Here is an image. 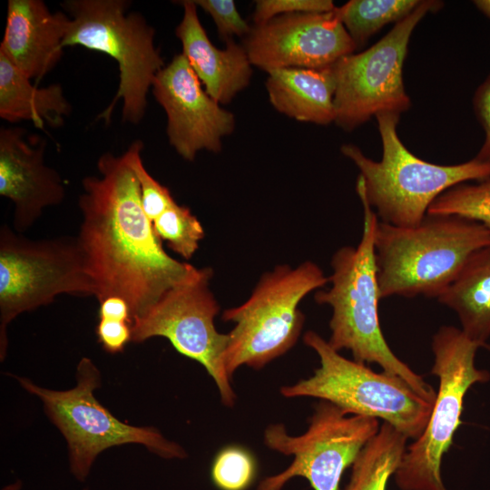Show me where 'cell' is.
<instances>
[{"label":"cell","instance_id":"24","mask_svg":"<svg viewBox=\"0 0 490 490\" xmlns=\"http://www.w3.org/2000/svg\"><path fill=\"white\" fill-rule=\"evenodd\" d=\"M427 213L462 216L490 230V177L448 189L434 201Z\"/></svg>","mask_w":490,"mask_h":490},{"label":"cell","instance_id":"6","mask_svg":"<svg viewBox=\"0 0 490 490\" xmlns=\"http://www.w3.org/2000/svg\"><path fill=\"white\" fill-rule=\"evenodd\" d=\"M127 0H66L61 6L70 24L63 42L108 54L119 68V86L109 106L98 116L109 122L122 100V121L139 123L145 113L147 93L165 66L155 47L154 29L139 13H126Z\"/></svg>","mask_w":490,"mask_h":490},{"label":"cell","instance_id":"16","mask_svg":"<svg viewBox=\"0 0 490 490\" xmlns=\"http://www.w3.org/2000/svg\"><path fill=\"white\" fill-rule=\"evenodd\" d=\"M24 133L18 127L0 129V195L14 202L13 227L19 233L65 196L61 176L44 162L45 142L33 143Z\"/></svg>","mask_w":490,"mask_h":490},{"label":"cell","instance_id":"9","mask_svg":"<svg viewBox=\"0 0 490 490\" xmlns=\"http://www.w3.org/2000/svg\"><path fill=\"white\" fill-rule=\"evenodd\" d=\"M62 294L94 297L77 237L31 240L0 228V358L7 349L6 328L17 316L54 302Z\"/></svg>","mask_w":490,"mask_h":490},{"label":"cell","instance_id":"3","mask_svg":"<svg viewBox=\"0 0 490 490\" xmlns=\"http://www.w3.org/2000/svg\"><path fill=\"white\" fill-rule=\"evenodd\" d=\"M490 244L483 224L455 214L427 213L414 227L378 220L375 260L381 299L438 298L469 257Z\"/></svg>","mask_w":490,"mask_h":490},{"label":"cell","instance_id":"26","mask_svg":"<svg viewBox=\"0 0 490 490\" xmlns=\"http://www.w3.org/2000/svg\"><path fill=\"white\" fill-rule=\"evenodd\" d=\"M257 475V462L250 450L231 445L215 456L211 478L220 490H247Z\"/></svg>","mask_w":490,"mask_h":490},{"label":"cell","instance_id":"20","mask_svg":"<svg viewBox=\"0 0 490 490\" xmlns=\"http://www.w3.org/2000/svg\"><path fill=\"white\" fill-rule=\"evenodd\" d=\"M71 105L58 83L47 87L33 84L0 51V116L11 122L30 121L37 128L64 124Z\"/></svg>","mask_w":490,"mask_h":490},{"label":"cell","instance_id":"7","mask_svg":"<svg viewBox=\"0 0 490 490\" xmlns=\"http://www.w3.org/2000/svg\"><path fill=\"white\" fill-rule=\"evenodd\" d=\"M303 341L318 356L320 365L312 376L281 387L283 397L319 398L346 414L382 419L407 439L419 437L433 403L403 378L385 371L377 373L364 363L344 358L315 331H307Z\"/></svg>","mask_w":490,"mask_h":490},{"label":"cell","instance_id":"2","mask_svg":"<svg viewBox=\"0 0 490 490\" xmlns=\"http://www.w3.org/2000/svg\"><path fill=\"white\" fill-rule=\"evenodd\" d=\"M356 191L363 207V230L357 247L344 246L332 256L331 287L315 293L318 304L332 309L328 343L337 351L348 349L354 360L377 364L383 371L403 378L422 397L434 404L436 391L400 360L382 333L380 298L375 260V232L378 218L359 183Z\"/></svg>","mask_w":490,"mask_h":490},{"label":"cell","instance_id":"15","mask_svg":"<svg viewBox=\"0 0 490 490\" xmlns=\"http://www.w3.org/2000/svg\"><path fill=\"white\" fill-rule=\"evenodd\" d=\"M152 89L167 115L169 142L184 160L221 150L222 138L235 128L234 115L209 95L182 54L156 74Z\"/></svg>","mask_w":490,"mask_h":490},{"label":"cell","instance_id":"34","mask_svg":"<svg viewBox=\"0 0 490 490\" xmlns=\"http://www.w3.org/2000/svg\"><path fill=\"white\" fill-rule=\"evenodd\" d=\"M22 487V482L20 480H16L15 483L10 484L3 487L2 490H20ZM83 490H88L87 488H84Z\"/></svg>","mask_w":490,"mask_h":490},{"label":"cell","instance_id":"31","mask_svg":"<svg viewBox=\"0 0 490 490\" xmlns=\"http://www.w3.org/2000/svg\"><path fill=\"white\" fill-rule=\"evenodd\" d=\"M473 106L485 133L483 144L475 158L480 162H490V74L476 89Z\"/></svg>","mask_w":490,"mask_h":490},{"label":"cell","instance_id":"4","mask_svg":"<svg viewBox=\"0 0 490 490\" xmlns=\"http://www.w3.org/2000/svg\"><path fill=\"white\" fill-rule=\"evenodd\" d=\"M399 117L391 113L376 116L382 142L380 161L367 157L354 144H344L340 151L359 170L357 182L380 221L414 227L422 221L434 201L448 189L490 177V162L475 158L453 165L426 162L413 154L399 139Z\"/></svg>","mask_w":490,"mask_h":490},{"label":"cell","instance_id":"33","mask_svg":"<svg viewBox=\"0 0 490 490\" xmlns=\"http://www.w3.org/2000/svg\"><path fill=\"white\" fill-rule=\"evenodd\" d=\"M473 3L481 13L490 19V0H475Z\"/></svg>","mask_w":490,"mask_h":490},{"label":"cell","instance_id":"28","mask_svg":"<svg viewBox=\"0 0 490 490\" xmlns=\"http://www.w3.org/2000/svg\"><path fill=\"white\" fill-rule=\"evenodd\" d=\"M208 13L215 23L218 34L226 42L233 36H247L251 27L240 15L232 0H193Z\"/></svg>","mask_w":490,"mask_h":490},{"label":"cell","instance_id":"10","mask_svg":"<svg viewBox=\"0 0 490 490\" xmlns=\"http://www.w3.org/2000/svg\"><path fill=\"white\" fill-rule=\"evenodd\" d=\"M431 348V373L438 378V389L424 431L407 446L394 475L400 490H448L442 478V459L461 423L465 396L475 383L490 379L488 371L475 365L482 347L461 328L440 327Z\"/></svg>","mask_w":490,"mask_h":490},{"label":"cell","instance_id":"29","mask_svg":"<svg viewBox=\"0 0 490 490\" xmlns=\"http://www.w3.org/2000/svg\"><path fill=\"white\" fill-rule=\"evenodd\" d=\"M254 24L283 15L299 13H327L336 6L330 0H259L255 2Z\"/></svg>","mask_w":490,"mask_h":490},{"label":"cell","instance_id":"1","mask_svg":"<svg viewBox=\"0 0 490 490\" xmlns=\"http://www.w3.org/2000/svg\"><path fill=\"white\" fill-rule=\"evenodd\" d=\"M100 176L82 181L77 237L98 302L112 296L130 307L132 323L195 268L171 257L145 214L125 154L105 152Z\"/></svg>","mask_w":490,"mask_h":490},{"label":"cell","instance_id":"8","mask_svg":"<svg viewBox=\"0 0 490 490\" xmlns=\"http://www.w3.org/2000/svg\"><path fill=\"white\" fill-rule=\"evenodd\" d=\"M15 378L43 402L46 416L64 436L70 472L80 482L85 481L98 455L112 446L139 444L165 459L187 457L181 446L157 428L126 424L97 401L93 392L101 387V373L89 358L79 361L76 385L68 390H52L26 377Z\"/></svg>","mask_w":490,"mask_h":490},{"label":"cell","instance_id":"17","mask_svg":"<svg viewBox=\"0 0 490 490\" xmlns=\"http://www.w3.org/2000/svg\"><path fill=\"white\" fill-rule=\"evenodd\" d=\"M69 24V15L52 13L42 0H9L0 51L38 83L62 58Z\"/></svg>","mask_w":490,"mask_h":490},{"label":"cell","instance_id":"22","mask_svg":"<svg viewBox=\"0 0 490 490\" xmlns=\"http://www.w3.org/2000/svg\"><path fill=\"white\" fill-rule=\"evenodd\" d=\"M407 437L384 422L352 465L343 490H387L407 448Z\"/></svg>","mask_w":490,"mask_h":490},{"label":"cell","instance_id":"32","mask_svg":"<svg viewBox=\"0 0 490 490\" xmlns=\"http://www.w3.org/2000/svg\"><path fill=\"white\" fill-rule=\"evenodd\" d=\"M99 318L127 321L132 324V315L128 303L120 297L112 296L99 302Z\"/></svg>","mask_w":490,"mask_h":490},{"label":"cell","instance_id":"25","mask_svg":"<svg viewBox=\"0 0 490 490\" xmlns=\"http://www.w3.org/2000/svg\"><path fill=\"white\" fill-rule=\"evenodd\" d=\"M162 241L185 260H190L204 237L201 221L186 206L173 204L152 221Z\"/></svg>","mask_w":490,"mask_h":490},{"label":"cell","instance_id":"30","mask_svg":"<svg viewBox=\"0 0 490 490\" xmlns=\"http://www.w3.org/2000/svg\"><path fill=\"white\" fill-rule=\"evenodd\" d=\"M96 335L105 351L120 353L132 341V324L122 320L99 318Z\"/></svg>","mask_w":490,"mask_h":490},{"label":"cell","instance_id":"21","mask_svg":"<svg viewBox=\"0 0 490 490\" xmlns=\"http://www.w3.org/2000/svg\"><path fill=\"white\" fill-rule=\"evenodd\" d=\"M452 309L461 330L482 348L490 338V244L475 251L456 279L437 298Z\"/></svg>","mask_w":490,"mask_h":490},{"label":"cell","instance_id":"19","mask_svg":"<svg viewBox=\"0 0 490 490\" xmlns=\"http://www.w3.org/2000/svg\"><path fill=\"white\" fill-rule=\"evenodd\" d=\"M266 89L272 106L299 122L327 125L335 121L336 83L330 67L282 68L268 72Z\"/></svg>","mask_w":490,"mask_h":490},{"label":"cell","instance_id":"12","mask_svg":"<svg viewBox=\"0 0 490 490\" xmlns=\"http://www.w3.org/2000/svg\"><path fill=\"white\" fill-rule=\"evenodd\" d=\"M442 2L425 0L368 49L349 54L332 66L336 83L335 122L352 131L377 114H401L411 106L403 82V65L416 24Z\"/></svg>","mask_w":490,"mask_h":490},{"label":"cell","instance_id":"14","mask_svg":"<svg viewBox=\"0 0 490 490\" xmlns=\"http://www.w3.org/2000/svg\"><path fill=\"white\" fill-rule=\"evenodd\" d=\"M242 45L250 64L267 73L330 67L357 49L337 7L327 13L283 15L254 24Z\"/></svg>","mask_w":490,"mask_h":490},{"label":"cell","instance_id":"11","mask_svg":"<svg viewBox=\"0 0 490 490\" xmlns=\"http://www.w3.org/2000/svg\"><path fill=\"white\" fill-rule=\"evenodd\" d=\"M378 430V419L346 414L324 400L315 406L300 435L289 434L283 424L270 425L264 444L293 460L283 471L264 477L256 490H282L295 477L307 479L313 490H338L343 473Z\"/></svg>","mask_w":490,"mask_h":490},{"label":"cell","instance_id":"13","mask_svg":"<svg viewBox=\"0 0 490 490\" xmlns=\"http://www.w3.org/2000/svg\"><path fill=\"white\" fill-rule=\"evenodd\" d=\"M212 276L211 268L195 267L147 313L132 321V342L154 337L168 339L180 354L203 366L222 404L232 407L236 395L223 364L228 333H220L215 327L220 306L210 287Z\"/></svg>","mask_w":490,"mask_h":490},{"label":"cell","instance_id":"18","mask_svg":"<svg viewBox=\"0 0 490 490\" xmlns=\"http://www.w3.org/2000/svg\"><path fill=\"white\" fill-rule=\"evenodd\" d=\"M183 15L175 30L182 54L200 79L205 91L220 104L231 102L246 88L252 75V64L242 44L232 39L224 49L212 44L197 14L193 0L178 2Z\"/></svg>","mask_w":490,"mask_h":490},{"label":"cell","instance_id":"23","mask_svg":"<svg viewBox=\"0 0 490 490\" xmlns=\"http://www.w3.org/2000/svg\"><path fill=\"white\" fill-rule=\"evenodd\" d=\"M419 0H351L337 13L357 48L389 23L396 24L412 14Z\"/></svg>","mask_w":490,"mask_h":490},{"label":"cell","instance_id":"27","mask_svg":"<svg viewBox=\"0 0 490 490\" xmlns=\"http://www.w3.org/2000/svg\"><path fill=\"white\" fill-rule=\"evenodd\" d=\"M142 142L135 141L124 154L137 180L142 209L147 217L153 221L176 201L170 191L145 169L142 159Z\"/></svg>","mask_w":490,"mask_h":490},{"label":"cell","instance_id":"5","mask_svg":"<svg viewBox=\"0 0 490 490\" xmlns=\"http://www.w3.org/2000/svg\"><path fill=\"white\" fill-rule=\"evenodd\" d=\"M328 283V277L312 261L296 268L278 265L260 277L245 302L225 309L221 318L234 323L223 355L229 377L242 366L261 369L292 348L305 321L300 301Z\"/></svg>","mask_w":490,"mask_h":490}]
</instances>
